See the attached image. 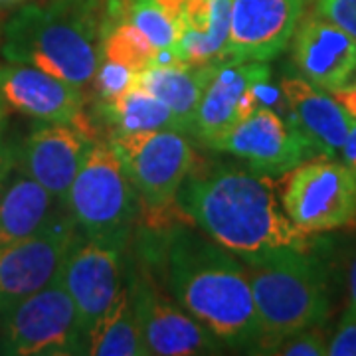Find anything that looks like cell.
Returning <instances> with one entry per match:
<instances>
[{
	"instance_id": "1",
	"label": "cell",
	"mask_w": 356,
	"mask_h": 356,
	"mask_svg": "<svg viewBox=\"0 0 356 356\" xmlns=\"http://www.w3.org/2000/svg\"><path fill=\"white\" fill-rule=\"evenodd\" d=\"M194 226L250 264L283 250H313L315 240L285 214L271 175L228 163H196L177 194Z\"/></svg>"
},
{
	"instance_id": "2",
	"label": "cell",
	"mask_w": 356,
	"mask_h": 356,
	"mask_svg": "<svg viewBox=\"0 0 356 356\" xmlns=\"http://www.w3.org/2000/svg\"><path fill=\"white\" fill-rule=\"evenodd\" d=\"M151 229L161 242L145 234L143 254L161 255L172 299L222 344L255 353L261 325L243 264L192 222Z\"/></svg>"
},
{
	"instance_id": "3",
	"label": "cell",
	"mask_w": 356,
	"mask_h": 356,
	"mask_svg": "<svg viewBox=\"0 0 356 356\" xmlns=\"http://www.w3.org/2000/svg\"><path fill=\"white\" fill-rule=\"evenodd\" d=\"M113 24L109 0L28 4L4 26L2 56L86 88L102 64L103 38Z\"/></svg>"
},
{
	"instance_id": "4",
	"label": "cell",
	"mask_w": 356,
	"mask_h": 356,
	"mask_svg": "<svg viewBox=\"0 0 356 356\" xmlns=\"http://www.w3.org/2000/svg\"><path fill=\"white\" fill-rule=\"evenodd\" d=\"M243 267L261 325L255 355H271L287 337L321 327L331 315L329 273L313 250H283Z\"/></svg>"
},
{
	"instance_id": "5",
	"label": "cell",
	"mask_w": 356,
	"mask_h": 356,
	"mask_svg": "<svg viewBox=\"0 0 356 356\" xmlns=\"http://www.w3.org/2000/svg\"><path fill=\"white\" fill-rule=\"evenodd\" d=\"M139 202V192L113 147L93 140L64 202L79 234L105 236L133 228Z\"/></svg>"
},
{
	"instance_id": "6",
	"label": "cell",
	"mask_w": 356,
	"mask_h": 356,
	"mask_svg": "<svg viewBox=\"0 0 356 356\" xmlns=\"http://www.w3.org/2000/svg\"><path fill=\"white\" fill-rule=\"evenodd\" d=\"M0 355H88L77 309L60 281L0 315Z\"/></svg>"
},
{
	"instance_id": "7",
	"label": "cell",
	"mask_w": 356,
	"mask_h": 356,
	"mask_svg": "<svg viewBox=\"0 0 356 356\" xmlns=\"http://www.w3.org/2000/svg\"><path fill=\"white\" fill-rule=\"evenodd\" d=\"M149 210L177 204V194L196 163L194 147L175 129L111 133L107 140Z\"/></svg>"
},
{
	"instance_id": "8",
	"label": "cell",
	"mask_w": 356,
	"mask_h": 356,
	"mask_svg": "<svg viewBox=\"0 0 356 356\" xmlns=\"http://www.w3.org/2000/svg\"><path fill=\"white\" fill-rule=\"evenodd\" d=\"M131 236L133 228L105 236H79L64 259L58 281L76 305L86 339L127 281Z\"/></svg>"
},
{
	"instance_id": "9",
	"label": "cell",
	"mask_w": 356,
	"mask_h": 356,
	"mask_svg": "<svg viewBox=\"0 0 356 356\" xmlns=\"http://www.w3.org/2000/svg\"><path fill=\"white\" fill-rule=\"evenodd\" d=\"M281 206L307 234H323L356 224V175L331 159L309 161L287 172Z\"/></svg>"
},
{
	"instance_id": "10",
	"label": "cell",
	"mask_w": 356,
	"mask_h": 356,
	"mask_svg": "<svg viewBox=\"0 0 356 356\" xmlns=\"http://www.w3.org/2000/svg\"><path fill=\"white\" fill-rule=\"evenodd\" d=\"M125 277L147 355L192 356L222 353V343L216 337L175 299H168L153 277L143 271V267H135V264L127 261Z\"/></svg>"
},
{
	"instance_id": "11",
	"label": "cell",
	"mask_w": 356,
	"mask_h": 356,
	"mask_svg": "<svg viewBox=\"0 0 356 356\" xmlns=\"http://www.w3.org/2000/svg\"><path fill=\"white\" fill-rule=\"evenodd\" d=\"M79 238L72 216H58L38 234L0 245V315L58 281Z\"/></svg>"
},
{
	"instance_id": "12",
	"label": "cell",
	"mask_w": 356,
	"mask_h": 356,
	"mask_svg": "<svg viewBox=\"0 0 356 356\" xmlns=\"http://www.w3.org/2000/svg\"><path fill=\"white\" fill-rule=\"evenodd\" d=\"M208 149L234 154L264 175H287L313 154L291 121L266 105L234 123Z\"/></svg>"
},
{
	"instance_id": "13",
	"label": "cell",
	"mask_w": 356,
	"mask_h": 356,
	"mask_svg": "<svg viewBox=\"0 0 356 356\" xmlns=\"http://www.w3.org/2000/svg\"><path fill=\"white\" fill-rule=\"evenodd\" d=\"M0 97L6 107L38 121L72 123L91 139L95 127L83 111V88L28 64L0 65Z\"/></svg>"
},
{
	"instance_id": "14",
	"label": "cell",
	"mask_w": 356,
	"mask_h": 356,
	"mask_svg": "<svg viewBox=\"0 0 356 356\" xmlns=\"http://www.w3.org/2000/svg\"><path fill=\"white\" fill-rule=\"evenodd\" d=\"M93 140L72 123L40 121L14 147V166L40 182L64 206L67 191Z\"/></svg>"
},
{
	"instance_id": "15",
	"label": "cell",
	"mask_w": 356,
	"mask_h": 356,
	"mask_svg": "<svg viewBox=\"0 0 356 356\" xmlns=\"http://www.w3.org/2000/svg\"><path fill=\"white\" fill-rule=\"evenodd\" d=\"M305 0H232L224 60L271 62L289 46Z\"/></svg>"
},
{
	"instance_id": "16",
	"label": "cell",
	"mask_w": 356,
	"mask_h": 356,
	"mask_svg": "<svg viewBox=\"0 0 356 356\" xmlns=\"http://www.w3.org/2000/svg\"><path fill=\"white\" fill-rule=\"evenodd\" d=\"M269 76L271 72L266 62H218L198 105L192 137L204 147H210L234 123L255 111L259 103L254 88L269 81Z\"/></svg>"
},
{
	"instance_id": "17",
	"label": "cell",
	"mask_w": 356,
	"mask_h": 356,
	"mask_svg": "<svg viewBox=\"0 0 356 356\" xmlns=\"http://www.w3.org/2000/svg\"><path fill=\"white\" fill-rule=\"evenodd\" d=\"M293 64L325 91L356 83V38L321 14L303 16L293 34Z\"/></svg>"
},
{
	"instance_id": "18",
	"label": "cell",
	"mask_w": 356,
	"mask_h": 356,
	"mask_svg": "<svg viewBox=\"0 0 356 356\" xmlns=\"http://www.w3.org/2000/svg\"><path fill=\"white\" fill-rule=\"evenodd\" d=\"M281 93L287 105V119L305 137L313 154L332 159L341 153L353 117L339 102L305 77H285L281 81Z\"/></svg>"
},
{
	"instance_id": "19",
	"label": "cell",
	"mask_w": 356,
	"mask_h": 356,
	"mask_svg": "<svg viewBox=\"0 0 356 356\" xmlns=\"http://www.w3.org/2000/svg\"><path fill=\"white\" fill-rule=\"evenodd\" d=\"M214 70L216 64L186 65L178 62H156L140 70L135 86L165 103L177 121L178 131L191 135L198 105L214 76Z\"/></svg>"
},
{
	"instance_id": "20",
	"label": "cell",
	"mask_w": 356,
	"mask_h": 356,
	"mask_svg": "<svg viewBox=\"0 0 356 356\" xmlns=\"http://www.w3.org/2000/svg\"><path fill=\"white\" fill-rule=\"evenodd\" d=\"M54 196L24 172L0 191V245L18 242L38 234L60 212L54 208Z\"/></svg>"
},
{
	"instance_id": "21",
	"label": "cell",
	"mask_w": 356,
	"mask_h": 356,
	"mask_svg": "<svg viewBox=\"0 0 356 356\" xmlns=\"http://www.w3.org/2000/svg\"><path fill=\"white\" fill-rule=\"evenodd\" d=\"M88 355L147 356L127 281L109 309L88 332Z\"/></svg>"
},
{
	"instance_id": "22",
	"label": "cell",
	"mask_w": 356,
	"mask_h": 356,
	"mask_svg": "<svg viewBox=\"0 0 356 356\" xmlns=\"http://www.w3.org/2000/svg\"><path fill=\"white\" fill-rule=\"evenodd\" d=\"M97 115L111 127V133H135V131H159L177 129V121L161 99L149 91L131 88L115 102L97 103Z\"/></svg>"
},
{
	"instance_id": "23",
	"label": "cell",
	"mask_w": 356,
	"mask_h": 356,
	"mask_svg": "<svg viewBox=\"0 0 356 356\" xmlns=\"http://www.w3.org/2000/svg\"><path fill=\"white\" fill-rule=\"evenodd\" d=\"M103 58L140 72L156 62L159 50L129 20H121L103 38Z\"/></svg>"
},
{
	"instance_id": "24",
	"label": "cell",
	"mask_w": 356,
	"mask_h": 356,
	"mask_svg": "<svg viewBox=\"0 0 356 356\" xmlns=\"http://www.w3.org/2000/svg\"><path fill=\"white\" fill-rule=\"evenodd\" d=\"M127 20L156 50L172 54L178 40V18L163 0H131Z\"/></svg>"
},
{
	"instance_id": "25",
	"label": "cell",
	"mask_w": 356,
	"mask_h": 356,
	"mask_svg": "<svg viewBox=\"0 0 356 356\" xmlns=\"http://www.w3.org/2000/svg\"><path fill=\"white\" fill-rule=\"evenodd\" d=\"M137 74L139 72L131 70L127 65L117 64V62H111V60L103 58L97 72H95V76L91 79V86H93V93H95L97 103L115 102L125 91L135 88Z\"/></svg>"
},
{
	"instance_id": "26",
	"label": "cell",
	"mask_w": 356,
	"mask_h": 356,
	"mask_svg": "<svg viewBox=\"0 0 356 356\" xmlns=\"http://www.w3.org/2000/svg\"><path fill=\"white\" fill-rule=\"evenodd\" d=\"M329 350V341L318 327L299 331L281 341L271 355L280 356H325Z\"/></svg>"
},
{
	"instance_id": "27",
	"label": "cell",
	"mask_w": 356,
	"mask_h": 356,
	"mask_svg": "<svg viewBox=\"0 0 356 356\" xmlns=\"http://www.w3.org/2000/svg\"><path fill=\"white\" fill-rule=\"evenodd\" d=\"M317 14L356 38V0H317Z\"/></svg>"
},
{
	"instance_id": "28",
	"label": "cell",
	"mask_w": 356,
	"mask_h": 356,
	"mask_svg": "<svg viewBox=\"0 0 356 356\" xmlns=\"http://www.w3.org/2000/svg\"><path fill=\"white\" fill-rule=\"evenodd\" d=\"M327 355L331 356H356V318L343 317L337 332L329 341V350Z\"/></svg>"
},
{
	"instance_id": "29",
	"label": "cell",
	"mask_w": 356,
	"mask_h": 356,
	"mask_svg": "<svg viewBox=\"0 0 356 356\" xmlns=\"http://www.w3.org/2000/svg\"><path fill=\"white\" fill-rule=\"evenodd\" d=\"M14 168V145L0 137V191Z\"/></svg>"
},
{
	"instance_id": "30",
	"label": "cell",
	"mask_w": 356,
	"mask_h": 356,
	"mask_svg": "<svg viewBox=\"0 0 356 356\" xmlns=\"http://www.w3.org/2000/svg\"><path fill=\"white\" fill-rule=\"evenodd\" d=\"M346 291H348V305L343 317L356 318V255L348 264V273H346Z\"/></svg>"
},
{
	"instance_id": "31",
	"label": "cell",
	"mask_w": 356,
	"mask_h": 356,
	"mask_svg": "<svg viewBox=\"0 0 356 356\" xmlns=\"http://www.w3.org/2000/svg\"><path fill=\"white\" fill-rule=\"evenodd\" d=\"M331 95L339 102V105L343 107L344 111L356 121V83L348 86V88L337 89V91H332Z\"/></svg>"
},
{
	"instance_id": "32",
	"label": "cell",
	"mask_w": 356,
	"mask_h": 356,
	"mask_svg": "<svg viewBox=\"0 0 356 356\" xmlns=\"http://www.w3.org/2000/svg\"><path fill=\"white\" fill-rule=\"evenodd\" d=\"M341 156H343V163L353 172L356 175V121L353 119V125H350V131H348V137L344 140L343 149H341Z\"/></svg>"
},
{
	"instance_id": "33",
	"label": "cell",
	"mask_w": 356,
	"mask_h": 356,
	"mask_svg": "<svg viewBox=\"0 0 356 356\" xmlns=\"http://www.w3.org/2000/svg\"><path fill=\"white\" fill-rule=\"evenodd\" d=\"M4 117H6V105L0 97V137H2V127H4Z\"/></svg>"
},
{
	"instance_id": "34",
	"label": "cell",
	"mask_w": 356,
	"mask_h": 356,
	"mask_svg": "<svg viewBox=\"0 0 356 356\" xmlns=\"http://www.w3.org/2000/svg\"><path fill=\"white\" fill-rule=\"evenodd\" d=\"M307 2H317V0H305V4H307Z\"/></svg>"
},
{
	"instance_id": "35",
	"label": "cell",
	"mask_w": 356,
	"mask_h": 356,
	"mask_svg": "<svg viewBox=\"0 0 356 356\" xmlns=\"http://www.w3.org/2000/svg\"><path fill=\"white\" fill-rule=\"evenodd\" d=\"M0 2H13V0H0Z\"/></svg>"
}]
</instances>
